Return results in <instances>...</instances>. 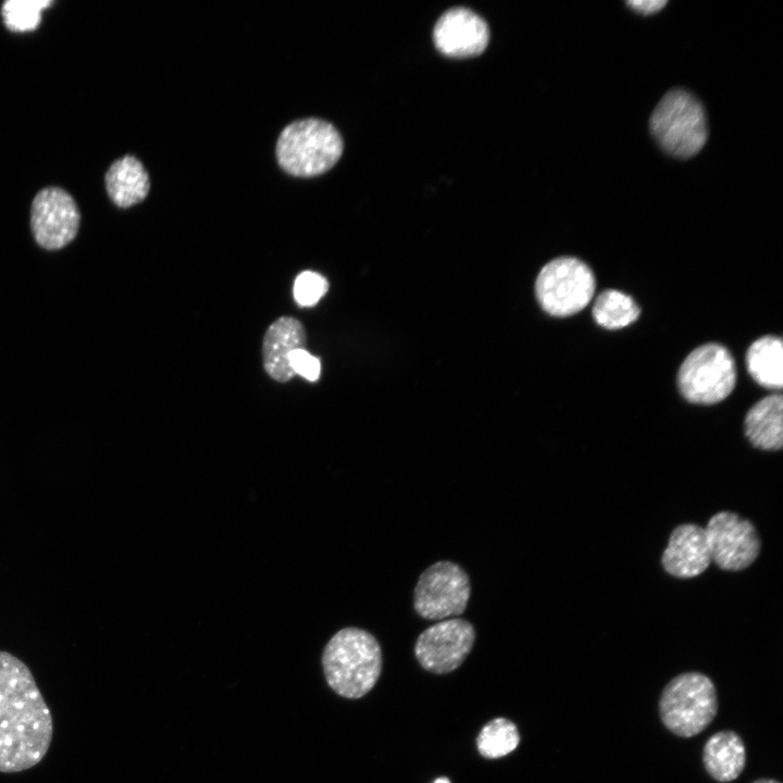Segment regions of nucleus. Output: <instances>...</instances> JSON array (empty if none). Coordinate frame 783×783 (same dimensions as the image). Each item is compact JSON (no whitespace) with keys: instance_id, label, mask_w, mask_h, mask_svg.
Wrapping results in <instances>:
<instances>
[{"instance_id":"obj_1","label":"nucleus","mask_w":783,"mask_h":783,"mask_svg":"<svg viewBox=\"0 0 783 783\" xmlns=\"http://www.w3.org/2000/svg\"><path fill=\"white\" fill-rule=\"evenodd\" d=\"M53 735L51 712L29 668L0 650V772L37 766Z\"/></svg>"},{"instance_id":"obj_2","label":"nucleus","mask_w":783,"mask_h":783,"mask_svg":"<svg viewBox=\"0 0 783 783\" xmlns=\"http://www.w3.org/2000/svg\"><path fill=\"white\" fill-rule=\"evenodd\" d=\"M382 661L378 641L356 626L337 631L322 652L327 685L348 699L360 698L374 687L381 675Z\"/></svg>"},{"instance_id":"obj_3","label":"nucleus","mask_w":783,"mask_h":783,"mask_svg":"<svg viewBox=\"0 0 783 783\" xmlns=\"http://www.w3.org/2000/svg\"><path fill=\"white\" fill-rule=\"evenodd\" d=\"M344 142L328 122L309 117L288 124L276 144L279 166L297 177H312L331 170L339 160Z\"/></svg>"},{"instance_id":"obj_4","label":"nucleus","mask_w":783,"mask_h":783,"mask_svg":"<svg viewBox=\"0 0 783 783\" xmlns=\"http://www.w3.org/2000/svg\"><path fill=\"white\" fill-rule=\"evenodd\" d=\"M658 708L662 724L671 733L693 737L701 733L718 712L716 686L704 673H681L663 687Z\"/></svg>"},{"instance_id":"obj_5","label":"nucleus","mask_w":783,"mask_h":783,"mask_svg":"<svg viewBox=\"0 0 783 783\" xmlns=\"http://www.w3.org/2000/svg\"><path fill=\"white\" fill-rule=\"evenodd\" d=\"M649 128L658 145L670 156L687 159L707 141L708 127L704 107L691 92H667L651 113Z\"/></svg>"},{"instance_id":"obj_6","label":"nucleus","mask_w":783,"mask_h":783,"mask_svg":"<svg viewBox=\"0 0 783 783\" xmlns=\"http://www.w3.org/2000/svg\"><path fill=\"white\" fill-rule=\"evenodd\" d=\"M736 383L735 362L720 344L708 343L695 348L683 361L678 386L689 402L713 405L725 399Z\"/></svg>"},{"instance_id":"obj_7","label":"nucleus","mask_w":783,"mask_h":783,"mask_svg":"<svg viewBox=\"0 0 783 783\" xmlns=\"http://www.w3.org/2000/svg\"><path fill=\"white\" fill-rule=\"evenodd\" d=\"M596 281L591 268L573 257L548 262L535 283L538 303L550 315L564 318L583 310L592 300Z\"/></svg>"},{"instance_id":"obj_8","label":"nucleus","mask_w":783,"mask_h":783,"mask_svg":"<svg viewBox=\"0 0 783 783\" xmlns=\"http://www.w3.org/2000/svg\"><path fill=\"white\" fill-rule=\"evenodd\" d=\"M471 596L468 573L449 560L437 561L419 576L413 591V608L427 620H444L464 612Z\"/></svg>"},{"instance_id":"obj_9","label":"nucleus","mask_w":783,"mask_h":783,"mask_svg":"<svg viewBox=\"0 0 783 783\" xmlns=\"http://www.w3.org/2000/svg\"><path fill=\"white\" fill-rule=\"evenodd\" d=\"M475 629L465 619L442 620L419 636L414 655L426 671L445 674L456 670L469 656L474 642Z\"/></svg>"},{"instance_id":"obj_10","label":"nucleus","mask_w":783,"mask_h":783,"mask_svg":"<svg viewBox=\"0 0 783 783\" xmlns=\"http://www.w3.org/2000/svg\"><path fill=\"white\" fill-rule=\"evenodd\" d=\"M80 214L73 197L60 187H46L34 197L30 229L46 250H60L76 237Z\"/></svg>"},{"instance_id":"obj_11","label":"nucleus","mask_w":783,"mask_h":783,"mask_svg":"<svg viewBox=\"0 0 783 783\" xmlns=\"http://www.w3.org/2000/svg\"><path fill=\"white\" fill-rule=\"evenodd\" d=\"M705 531L711 561L722 570L746 569L759 555L760 540L755 526L734 512L716 513Z\"/></svg>"},{"instance_id":"obj_12","label":"nucleus","mask_w":783,"mask_h":783,"mask_svg":"<svg viewBox=\"0 0 783 783\" xmlns=\"http://www.w3.org/2000/svg\"><path fill=\"white\" fill-rule=\"evenodd\" d=\"M435 47L450 58H469L481 54L487 47V23L473 11L453 8L437 21L433 32Z\"/></svg>"},{"instance_id":"obj_13","label":"nucleus","mask_w":783,"mask_h":783,"mask_svg":"<svg viewBox=\"0 0 783 783\" xmlns=\"http://www.w3.org/2000/svg\"><path fill=\"white\" fill-rule=\"evenodd\" d=\"M661 561L663 569L675 577L689 579L701 574L711 562L705 529L693 523L676 526Z\"/></svg>"},{"instance_id":"obj_14","label":"nucleus","mask_w":783,"mask_h":783,"mask_svg":"<svg viewBox=\"0 0 783 783\" xmlns=\"http://www.w3.org/2000/svg\"><path fill=\"white\" fill-rule=\"evenodd\" d=\"M307 341L302 323L293 316H281L266 330L263 344V366L270 377L277 382H287L295 374L289 364V356L298 349H304Z\"/></svg>"},{"instance_id":"obj_15","label":"nucleus","mask_w":783,"mask_h":783,"mask_svg":"<svg viewBox=\"0 0 783 783\" xmlns=\"http://www.w3.org/2000/svg\"><path fill=\"white\" fill-rule=\"evenodd\" d=\"M703 763L707 773L717 782L736 780L746 766V748L742 737L732 730L714 733L704 745Z\"/></svg>"},{"instance_id":"obj_16","label":"nucleus","mask_w":783,"mask_h":783,"mask_svg":"<svg viewBox=\"0 0 783 783\" xmlns=\"http://www.w3.org/2000/svg\"><path fill=\"white\" fill-rule=\"evenodd\" d=\"M104 182L110 199L122 209L141 202L150 188L147 171L141 162L130 154L117 159L110 165Z\"/></svg>"},{"instance_id":"obj_17","label":"nucleus","mask_w":783,"mask_h":783,"mask_svg":"<svg viewBox=\"0 0 783 783\" xmlns=\"http://www.w3.org/2000/svg\"><path fill=\"white\" fill-rule=\"evenodd\" d=\"M783 398L771 394L756 402L744 420V432L750 444L761 450H780L783 445Z\"/></svg>"},{"instance_id":"obj_18","label":"nucleus","mask_w":783,"mask_h":783,"mask_svg":"<svg viewBox=\"0 0 783 783\" xmlns=\"http://www.w3.org/2000/svg\"><path fill=\"white\" fill-rule=\"evenodd\" d=\"M748 373L761 386L780 390L783 385V344L776 336L755 340L746 353Z\"/></svg>"},{"instance_id":"obj_19","label":"nucleus","mask_w":783,"mask_h":783,"mask_svg":"<svg viewBox=\"0 0 783 783\" xmlns=\"http://www.w3.org/2000/svg\"><path fill=\"white\" fill-rule=\"evenodd\" d=\"M641 309L634 299L617 289L604 290L595 300L593 316L607 330L623 328L637 320Z\"/></svg>"},{"instance_id":"obj_20","label":"nucleus","mask_w":783,"mask_h":783,"mask_svg":"<svg viewBox=\"0 0 783 783\" xmlns=\"http://www.w3.org/2000/svg\"><path fill=\"white\" fill-rule=\"evenodd\" d=\"M520 742L519 731L513 722L496 718L484 725L477 736V749L485 758H499L513 751Z\"/></svg>"},{"instance_id":"obj_21","label":"nucleus","mask_w":783,"mask_h":783,"mask_svg":"<svg viewBox=\"0 0 783 783\" xmlns=\"http://www.w3.org/2000/svg\"><path fill=\"white\" fill-rule=\"evenodd\" d=\"M50 4V0H9L3 3L1 14L8 29L27 32L39 25L41 11Z\"/></svg>"},{"instance_id":"obj_22","label":"nucleus","mask_w":783,"mask_h":783,"mask_svg":"<svg viewBox=\"0 0 783 783\" xmlns=\"http://www.w3.org/2000/svg\"><path fill=\"white\" fill-rule=\"evenodd\" d=\"M328 284L319 273L304 271L295 279L294 297L301 307L314 306L326 293Z\"/></svg>"},{"instance_id":"obj_23","label":"nucleus","mask_w":783,"mask_h":783,"mask_svg":"<svg viewBox=\"0 0 783 783\" xmlns=\"http://www.w3.org/2000/svg\"><path fill=\"white\" fill-rule=\"evenodd\" d=\"M289 364L294 374H298L310 382L319 378L321 372L320 360L304 349H298L290 353Z\"/></svg>"},{"instance_id":"obj_24","label":"nucleus","mask_w":783,"mask_h":783,"mask_svg":"<svg viewBox=\"0 0 783 783\" xmlns=\"http://www.w3.org/2000/svg\"><path fill=\"white\" fill-rule=\"evenodd\" d=\"M631 9L641 14H652L660 11L666 4V0H632L626 3Z\"/></svg>"},{"instance_id":"obj_25","label":"nucleus","mask_w":783,"mask_h":783,"mask_svg":"<svg viewBox=\"0 0 783 783\" xmlns=\"http://www.w3.org/2000/svg\"><path fill=\"white\" fill-rule=\"evenodd\" d=\"M751 783H780V782H779L778 780H774V779L761 778V779L755 780V781L751 782Z\"/></svg>"},{"instance_id":"obj_26","label":"nucleus","mask_w":783,"mask_h":783,"mask_svg":"<svg viewBox=\"0 0 783 783\" xmlns=\"http://www.w3.org/2000/svg\"><path fill=\"white\" fill-rule=\"evenodd\" d=\"M433 783H450L447 778H438Z\"/></svg>"}]
</instances>
